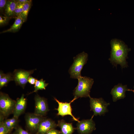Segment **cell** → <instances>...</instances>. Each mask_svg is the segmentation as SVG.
Instances as JSON below:
<instances>
[{"instance_id": "23", "label": "cell", "mask_w": 134, "mask_h": 134, "mask_svg": "<svg viewBox=\"0 0 134 134\" xmlns=\"http://www.w3.org/2000/svg\"><path fill=\"white\" fill-rule=\"evenodd\" d=\"M4 124L9 132L10 133L13 129L15 128L11 123L8 119H6L4 121Z\"/></svg>"}, {"instance_id": "24", "label": "cell", "mask_w": 134, "mask_h": 134, "mask_svg": "<svg viewBox=\"0 0 134 134\" xmlns=\"http://www.w3.org/2000/svg\"><path fill=\"white\" fill-rule=\"evenodd\" d=\"M13 134H32L24 130L21 127L16 128Z\"/></svg>"}, {"instance_id": "26", "label": "cell", "mask_w": 134, "mask_h": 134, "mask_svg": "<svg viewBox=\"0 0 134 134\" xmlns=\"http://www.w3.org/2000/svg\"><path fill=\"white\" fill-rule=\"evenodd\" d=\"M18 118L13 116L12 118L8 119L9 121L13 125L15 128L16 127L18 124Z\"/></svg>"}, {"instance_id": "4", "label": "cell", "mask_w": 134, "mask_h": 134, "mask_svg": "<svg viewBox=\"0 0 134 134\" xmlns=\"http://www.w3.org/2000/svg\"><path fill=\"white\" fill-rule=\"evenodd\" d=\"M16 101L11 99L7 94L0 93V112L5 117L13 113Z\"/></svg>"}, {"instance_id": "29", "label": "cell", "mask_w": 134, "mask_h": 134, "mask_svg": "<svg viewBox=\"0 0 134 134\" xmlns=\"http://www.w3.org/2000/svg\"><path fill=\"white\" fill-rule=\"evenodd\" d=\"M17 4H22L25 3L28 1L29 0H15Z\"/></svg>"}, {"instance_id": "6", "label": "cell", "mask_w": 134, "mask_h": 134, "mask_svg": "<svg viewBox=\"0 0 134 134\" xmlns=\"http://www.w3.org/2000/svg\"><path fill=\"white\" fill-rule=\"evenodd\" d=\"M36 69L29 70L22 69H15L12 73L15 83L23 89L28 82V79Z\"/></svg>"}, {"instance_id": "17", "label": "cell", "mask_w": 134, "mask_h": 134, "mask_svg": "<svg viewBox=\"0 0 134 134\" xmlns=\"http://www.w3.org/2000/svg\"><path fill=\"white\" fill-rule=\"evenodd\" d=\"M14 80L12 73H4L1 70L0 72V89L6 86L10 81Z\"/></svg>"}, {"instance_id": "28", "label": "cell", "mask_w": 134, "mask_h": 134, "mask_svg": "<svg viewBox=\"0 0 134 134\" xmlns=\"http://www.w3.org/2000/svg\"><path fill=\"white\" fill-rule=\"evenodd\" d=\"M61 132L55 129H52L49 131L46 134H60Z\"/></svg>"}, {"instance_id": "3", "label": "cell", "mask_w": 134, "mask_h": 134, "mask_svg": "<svg viewBox=\"0 0 134 134\" xmlns=\"http://www.w3.org/2000/svg\"><path fill=\"white\" fill-rule=\"evenodd\" d=\"M88 57V54L83 51L73 57V63L68 70L70 78L78 79L81 76V71L83 66L87 63Z\"/></svg>"}, {"instance_id": "11", "label": "cell", "mask_w": 134, "mask_h": 134, "mask_svg": "<svg viewBox=\"0 0 134 134\" xmlns=\"http://www.w3.org/2000/svg\"><path fill=\"white\" fill-rule=\"evenodd\" d=\"M57 126L54 121L45 118L40 122L36 134H46L49 131Z\"/></svg>"}, {"instance_id": "5", "label": "cell", "mask_w": 134, "mask_h": 134, "mask_svg": "<svg viewBox=\"0 0 134 134\" xmlns=\"http://www.w3.org/2000/svg\"><path fill=\"white\" fill-rule=\"evenodd\" d=\"M89 97L90 110L94 112L93 116L98 115L101 116L108 111L107 107L110 105V103L106 102L101 98H92L90 96Z\"/></svg>"}, {"instance_id": "27", "label": "cell", "mask_w": 134, "mask_h": 134, "mask_svg": "<svg viewBox=\"0 0 134 134\" xmlns=\"http://www.w3.org/2000/svg\"><path fill=\"white\" fill-rule=\"evenodd\" d=\"M37 79L33 77L32 76H30L29 77L28 82L31 85L35 84Z\"/></svg>"}, {"instance_id": "7", "label": "cell", "mask_w": 134, "mask_h": 134, "mask_svg": "<svg viewBox=\"0 0 134 134\" xmlns=\"http://www.w3.org/2000/svg\"><path fill=\"white\" fill-rule=\"evenodd\" d=\"M45 118L34 113L27 114L25 120L27 127L31 132H37L40 122Z\"/></svg>"}, {"instance_id": "9", "label": "cell", "mask_w": 134, "mask_h": 134, "mask_svg": "<svg viewBox=\"0 0 134 134\" xmlns=\"http://www.w3.org/2000/svg\"><path fill=\"white\" fill-rule=\"evenodd\" d=\"M83 120L77 122L76 129L80 134H90L96 129L95 124L92 118Z\"/></svg>"}, {"instance_id": "22", "label": "cell", "mask_w": 134, "mask_h": 134, "mask_svg": "<svg viewBox=\"0 0 134 134\" xmlns=\"http://www.w3.org/2000/svg\"><path fill=\"white\" fill-rule=\"evenodd\" d=\"M10 18L4 15L0 16V26H1L6 25L8 23Z\"/></svg>"}, {"instance_id": "21", "label": "cell", "mask_w": 134, "mask_h": 134, "mask_svg": "<svg viewBox=\"0 0 134 134\" xmlns=\"http://www.w3.org/2000/svg\"><path fill=\"white\" fill-rule=\"evenodd\" d=\"M25 3L17 4L14 11V15L17 17L19 16L22 12Z\"/></svg>"}, {"instance_id": "2", "label": "cell", "mask_w": 134, "mask_h": 134, "mask_svg": "<svg viewBox=\"0 0 134 134\" xmlns=\"http://www.w3.org/2000/svg\"><path fill=\"white\" fill-rule=\"evenodd\" d=\"M78 84L73 91L74 98L87 97L90 96V90L94 82L93 79L86 76L79 77Z\"/></svg>"}, {"instance_id": "19", "label": "cell", "mask_w": 134, "mask_h": 134, "mask_svg": "<svg viewBox=\"0 0 134 134\" xmlns=\"http://www.w3.org/2000/svg\"><path fill=\"white\" fill-rule=\"evenodd\" d=\"M32 3V0H29L25 4L23 11L20 15L23 18L24 22L27 20L28 15L31 7Z\"/></svg>"}, {"instance_id": "15", "label": "cell", "mask_w": 134, "mask_h": 134, "mask_svg": "<svg viewBox=\"0 0 134 134\" xmlns=\"http://www.w3.org/2000/svg\"><path fill=\"white\" fill-rule=\"evenodd\" d=\"M17 4L15 0H7L4 11V15L10 18L14 15Z\"/></svg>"}, {"instance_id": "8", "label": "cell", "mask_w": 134, "mask_h": 134, "mask_svg": "<svg viewBox=\"0 0 134 134\" xmlns=\"http://www.w3.org/2000/svg\"><path fill=\"white\" fill-rule=\"evenodd\" d=\"M34 100V113L37 115L43 116L49 110L46 99L36 94Z\"/></svg>"}, {"instance_id": "10", "label": "cell", "mask_w": 134, "mask_h": 134, "mask_svg": "<svg viewBox=\"0 0 134 134\" xmlns=\"http://www.w3.org/2000/svg\"><path fill=\"white\" fill-rule=\"evenodd\" d=\"M54 100L58 103V108L55 109L58 111L57 114L58 115H60L62 117L67 115H69L71 116L73 119L77 122H79L78 119L74 117L72 114V109L71 104L76 99L74 98L69 102H60L57 99L54 98Z\"/></svg>"}, {"instance_id": "14", "label": "cell", "mask_w": 134, "mask_h": 134, "mask_svg": "<svg viewBox=\"0 0 134 134\" xmlns=\"http://www.w3.org/2000/svg\"><path fill=\"white\" fill-rule=\"evenodd\" d=\"M57 125L61 128V134H72L74 131L72 123H67L64 120L58 121Z\"/></svg>"}, {"instance_id": "12", "label": "cell", "mask_w": 134, "mask_h": 134, "mask_svg": "<svg viewBox=\"0 0 134 134\" xmlns=\"http://www.w3.org/2000/svg\"><path fill=\"white\" fill-rule=\"evenodd\" d=\"M128 89L127 85H123L121 83L115 85L110 92L113 101L116 102L118 100L124 98L126 97V92Z\"/></svg>"}, {"instance_id": "1", "label": "cell", "mask_w": 134, "mask_h": 134, "mask_svg": "<svg viewBox=\"0 0 134 134\" xmlns=\"http://www.w3.org/2000/svg\"><path fill=\"white\" fill-rule=\"evenodd\" d=\"M111 49L110 56L109 60L114 66L117 67L118 64L122 68L128 67L126 59L129 49L122 41L114 39L111 41Z\"/></svg>"}, {"instance_id": "13", "label": "cell", "mask_w": 134, "mask_h": 134, "mask_svg": "<svg viewBox=\"0 0 134 134\" xmlns=\"http://www.w3.org/2000/svg\"><path fill=\"white\" fill-rule=\"evenodd\" d=\"M27 100L22 94L20 98L17 99L13 112V116L17 118L24 111L27 105Z\"/></svg>"}, {"instance_id": "25", "label": "cell", "mask_w": 134, "mask_h": 134, "mask_svg": "<svg viewBox=\"0 0 134 134\" xmlns=\"http://www.w3.org/2000/svg\"><path fill=\"white\" fill-rule=\"evenodd\" d=\"M7 0H0V11L2 12L4 11Z\"/></svg>"}, {"instance_id": "30", "label": "cell", "mask_w": 134, "mask_h": 134, "mask_svg": "<svg viewBox=\"0 0 134 134\" xmlns=\"http://www.w3.org/2000/svg\"><path fill=\"white\" fill-rule=\"evenodd\" d=\"M128 91H132L134 93V90H133L132 89H128Z\"/></svg>"}, {"instance_id": "16", "label": "cell", "mask_w": 134, "mask_h": 134, "mask_svg": "<svg viewBox=\"0 0 134 134\" xmlns=\"http://www.w3.org/2000/svg\"><path fill=\"white\" fill-rule=\"evenodd\" d=\"M24 22L23 18L19 15L17 17L14 23L10 28L1 32L0 33L17 32L20 29Z\"/></svg>"}, {"instance_id": "20", "label": "cell", "mask_w": 134, "mask_h": 134, "mask_svg": "<svg viewBox=\"0 0 134 134\" xmlns=\"http://www.w3.org/2000/svg\"><path fill=\"white\" fill-rule=\"evenodd\" d=\"M4 118L0 113V134H9L10 133L4 124Z\"/></svg>"}, {"instance_id": "18", "label": "cell", "mask_w": 134, "mask_h": 134, "mask_svg": "<svg viewBox=\"0 0 134 134\" xmlns=\"http://www.w3.org/2000/svg\"><path fill=\"white\" fill-rule=\"evenodd\" d=\"M48 84V83H46L45 81L43 80V79L39 80L37 79L34 86V90L33 92L29 93L28 95L34 92H37L39 90L45 89L46 87Z\"/></svg>"}]
</instances>
